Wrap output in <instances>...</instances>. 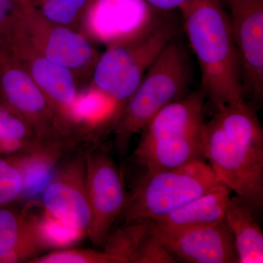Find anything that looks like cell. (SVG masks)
<instances>
[{
	"label": "cell",
	"instance_id": "obj_18",
	"mask_svg": "<svg viewBox=\"0 0 263 263\" xmlns=\"http://www.w3.org/2000/svg\"><path fill=\"white\" fill-rule=\"evenodd\" d=\"M50 248L44 230L42 218L29 216L23 233L9 252L0 256V263L29 262Z\"/></svg>",
	"mask_w": 263,
	"mask_h": 263
},
{
	"label": "cell",
	"instance_id": "obj_20",
	"mask_svg": "<svg viewBox=\"0 0 263 263\" xmlns=\"http://www.w3.org/2000/svg\"><path fill=\"white\" fill-rule=\"evenodd\" d=\"M34 205L29 202L20 211L9 208L10 205L0 207V256L9 252L17 243Z\"/></svg>",
	"mask_w": 263,
	"mask_h": 263
},
{
	"label": "cell",
	"instance_id": "obj_6",
	"mask_svg": "<svg viewBox=\"0 0 263 263\" xmlns=\"http://www.w3.org/2000/svg\"><path fill=\"white\" fill-rule=\"evenodd\" d=\"M0 104L28 124L43 148L65 153L84 133L66 122L23 66L3 48L0 49Z\"/></svg>",
	"mask_w": 263,
	"mask_h": 263
},
{
	"label": "cell",
	"instance_id": "obj_19",
	"mask_svg": "<svg viewBox=\"0 0 263 263\" xmlns=\"http://www.w3.org/2000/svg\"><path fill=\"white\" fill-rule=\"evenodd\" d=\"M153 221L140 219L126 222L125 226L108 235L104 247L105 252L129 263L131 257L143 240L153 231Z\"/></svg>",
	"mask_w": 263,
	"mask_h": 263
},
{
	"label": "cell",
	"instance_id": "obj_12",
	"mask_svg": "<svg viewBox=\"0 0 263 263\" xmlns=\"http://www.w3.org/2000/svg\"><path fill=\"white\" fill-rule=\"evenodd\" d=\"M155 229L176 259L190 263H239L234 237L226 219L212 226L179 231Z\"/></svg>",
	"mask_w": 263,
	"mask_h": 263
},
{
	"label": "cell",
	"instance_id": "obj_25",
	"mask_svg": "<svg viewBox=\"0 0 263 263\" xmlns=\"http://www.w3.org/2000/svg\"><path fill=\"white\" fill-rule=\"evenodd\" d=\"M151 8L161 11H173L197 0H141Z\"/></svg>",
	"mask_w": 263,
	"mask_h": 263
},
{
	"label": "cell",
	"instance_id": "obj_17",
	"mask_svg": "<svg viewBox=\"0 0 263 263\" xmlns=\"http://www.w3.org/2000/svg\"><path fill=\"white\" fill-rule=\"evenodd\" d=\"M52 23L79 31L96 0H29Z\"/></svg>",
	"mask_w": 263,
	"mask_h": 263
},
{
	"label": "cell",
	"instance_id": "obj_1",
	"mask_svg": "<svg viewBox=\"0 0 263 263\" xmlns=\"http://www.w3.org/2000/svg\"><path fill=\"white\" fill-rule=\"evenodd\" d=\"M205 157L219 182L256 211L263 205V131L253 107L228 104L205 124Z\"/></svg>",
	"mask_w": 263,
	"mask_h": 263
},
{
	"label": "cell",
	"instance_id": "obj_24",
	"mask_svg": "<svg viewBox=\"0 0 263 263\" xmlns=\"http://www.w3.org/2000/svg\"><path fill=\"white\" fill-rule=\"evenodd\" d=\"M22 0H0V49L12 15Z\"/></svg>",
	"mask_w": 263,
	"mask_h": 263
},
{
	"label": "cell",
	"instance_id": "obj_9",
	"mask_svg": "<svg viewBox=\"0 0 263 263\" xmlns=\"http://www.w3.org/2000/svg\"><path fill=\"white\" fill-rule=\"evenodd\" d=\"M86 152H79L65 161L50 176L42 190L45 215L88 237L92 223L86 183Z\"/></svg>",
	"mask_w": 263,
	"mask_h": 263
},
{
	"label": "cell",
	"instance_id": "obj_7",
	"mask_svg": "<svg viewBox=\"0 0 263 263\" xmlns=\"http://www.w3.org/2000/svg\"><path fill=\"white\" fill-rule=\"evenodd\" d=\"M21 46L70 69L76 78L91 77L99 53L79 31L45 18L29 0H22L10 18L3 48Z\"/></svg>",
	"mask_w": 263,
	"mask_h": 263
},
{
	"label": "cell",
	"instance_id": "obj_3",
	"mask_svg": "<svg viewBox=\"0 0 263 263\" xmlns=\"http://www.w3.org/2000/svg\"><path fill=\"white\" fill-rule=\"evenodd\" d=\"M180 30L181 22L172 11L155 10L130 32L107 43L95 63L90 86L120 108L157 55Z\"/></svg>",
	"mask_w": 263,
	"mask_h": 263
},
{
	"label": "cell",
	"instance_id": "obj_23",
	"mask_svg": "<svg viewBox=\"0 0 263 263\" xmlns=\"http://www.w3.org/2000/svg\"><path fill=\"white\" fill-rule=\"evenodd\" d=\"M176 260L154 228L133 254L129 263H174Z\"/></svg>",
	"mask_w": 263,
	"mask_h": 263
},
{
	"label": "cell",
	"instance_id": "obj_22",
	"mask_svg": "<svg viewBox=\"0 0 263 263\" xmlns=\"http://www.w3.org/2000/svg\"><path fill=\"white\" fill-rule=\"evenodd\" d=\"M24 185L18 168L0 157V207L10 205L23 195Z\"/></svg>",
	"mask_w": 263,
	"mask_h": 263
},
{
	"label": "cell",
	"instance_id": "obj_21",
	"mask_svg": "<svg viewBox=\"0 0 263 263\" xmlns=\"http://www.w3.org/2000/svg\"><path fill=\"white\" fill-rule=\"evenodd\" d=\"M28 263H125L124 259L105 252L87 249H57L34 257Z\"/></svg>",
	"mask_w": 263,
	"mask_h": 263
},
{
	"label": "cell",
	"instance_id": "obj_15",
	"mask_svg": "<svg viewBox=\"0 0 263 263\" xmlns=\"http://www.w3.org/2000/svg\"><path fill=\"white\" fill-rule=\"evenodd\" d=\"M255 209L243 197H230L226 219L234 237L239 263L263 262V234Z\"/></svg>",
	"mask_w": 263,
	"mask_h": 263
},
{
	"label": "cell",
	"instance_id": "obj_4",
	"mask_svg": "<svg viewBox=\"0 0 263 263\" xmlns=\"http://www.w3.org/2000/svg\"><path fill=\"white\" fill-rule=\"evenodd\" d=\"M205 101L201 90L193 91L162 108L142 130L132 157L141 178L205 161Z\"/></svg>",
	"mask_w": 263,
	"mask_h": 263
},
{
	"label": "cell",
	"instance_id": "obj_16",
	"mask_svg": "<svg viewBox=\"0 0 263 263\" xmlns=\"http://www.w3.org/2000/svg\"><path fill=\"white\" fill-rule=\"evenodd\" d=\"M36 146L37 139L28 124L0 104V157H9Z\"/></svg>",
	"mask_w": 263,
	"mask_h": 263
},
{
	"label": "cell",
	"instance_id": "obj_5",
	"mask_svg": "<svg viewBox=\"0 0 263 263\" xmlns=\"http://www.w3.org/2000/svg\"><path fill=\"white\" fill-rule=\"evenodd\" d=\"M191 65L184 45L175 37L160 52L136 91L119 108L112 126L119 151L169 104L186 96Z\"/></svg>",
	"mask_w": 263,
	"mask_h": 263
},
{
	"label": "cell",
	"instance_id": "obj_14",
	"mask_svg": "<svg viewBox=\"0 0 263 263\" xmlns=\"http://www.w3.org/2000/svg\"><path fill=\"white\" fill-rule=\"evenodd\" d=\"M231 192L220 183L174 212L153 221L155 228L160 231H179L212 226L224 220Z\"/></svg>",
	"mask_w": 263,
	"mask_h": 263
},
{
	"label": "cell",
	"instance_id": "obj_11",
	"mask_svg": "<svg viewBox=\"0 0 263 263\" xmlns=\"http://www.w3.org/2000/svg\"><path fill=\"white\" fill-rule=\"evenodd\" d=\"M239 56L245 96L263 99V0H219Z\"/></svg>",
	"mask_w": 263,
	"mask_h": 263
},
{
	"label": "cell",
	"instance_id": "obj_8",
	"mask_svg": "<svg viewBox=\"0 0 263 263\" xmlns=\"http://www.w3.org/2000/svg\"><path fill=\"white\" fill-rule=\"evenodd\" d=\"M220 183L205 161L144 176L127 196L122 212L124 220H157Z\"/></svg>",
	"mask_w": 263,
	"mask_h": 263
},
{
	"label": "cell",
	"instance_id": "obj_2",
	"mask_svg": "<svg viewBox=\"0 0 263 263\" xmlns=\"http://www.w3.org/2000/svg\"><path fill=\"white\" fill-rule=\"evenodd\" d=\"M183 27L201 73L200 89L216 110L245 100L239 56L228 13L219 0H197L180 8Z\"/></svg>",
	"mask_w": 263,
	"mask_h": 263
},
{
	"label": "cell",
	"instance_id": "obj_13",
	"mask_svg": "<svg viewBox=\"0 0 263 263\" xmlns=\"http://www.w3.org/2000/svg\"><path fill=\"white\" fill-rule=\"evenodd\" d=\"M16 59L66 122L81 129L72 119V110L79 94L78 79L72 71L35 52L21 47L4 48Z\"/></svg>",
	"mask_w": 263,
	"mask_h": 263
},
{
	"label": "cell",
	"instance_id": "obj_10",
	"mask_svg": "<svg viewBox=\"0 0 263 263\" xmlns=\"http://www.w3.org/2000/svg\"><path fill=\"white\" fill-rule=\"evenodd\" d=\"M86 183L92 223L89 238L104 247L114 221L122 214L127 196L117 165L107 151L94 147L86 154Z\"/></svg>",
	"mask_w": 263,
	"mask_h": 263
}]
</instances>
